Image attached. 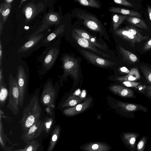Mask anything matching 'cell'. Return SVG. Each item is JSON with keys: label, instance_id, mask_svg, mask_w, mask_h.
I'll return each mask as SVG.
<instances>
[{"label": "cell", "instance_id": "cell-1", "mask_svg": "<svg viewBox=\"0 0 151 151\" xmlns=\"http://www.w3.org/2000/svg\"><path fill=\"white\" fill-rule=\"evenodd\" d=\"M41 111L38 98L36 96H35L31 99L29 104L24 109L22 117L19 122L23 133L40 119Z\"/></svg>", "mask_w": 151, "mask_h": 151}, {"label": "cell", "instance_id": "cell-2", "mask_svg": "<svg viewBox=\"0 0 151 151\" xmlns=\"http://www.w3.org/2000/svg\"><path fill=\"white\" fill-rule=\"evenodd\" d=\"M22 9L25 24L32 21L41 13L46 12L48 6L47 0H31L27 2Z\"/></svg>", "mask_w": 151, "mask_h": 151}, {"label": "cell", "instance_id": "cell-3", "mask_svg": "<svg viewBox=\"0 0 151 151\" xmlns=\"http://www.w3.org/2000/svg\"><path fill=\"white\" fill-rule=\"evenodd\" d=\"M60 40L58 39L52 45L47 47L40 56L42 60V69L45 71L54 65L60 53Z\"/></svg>", "mask_w": 151, "mask_h": 151}, {"label": "cell", "instance_id": "cell-4", "mask_svg": "<svg viewBox=\"0 0 151 151\" xmlns=\"http://www.w3.org/2000/svg\"><path fill=\"white\" fill-rule=\"evenodd\" d=\"M9 101L7 107L14 115L18 113L19 107V91L18 84V74L14 77L10 73L9 78Z\"/></svg>", "mask_w": 151, "mask_h": 151}, {"label": "cell", "instance_id": "cell-5", "mask_svg": "<svg viewBox=\"0 0 151 151\" xmlns=\"http://www.w3.org/2000/svg\"><path fill=\"white\" fill-rule=\"evenodd\" d=\"M49 33L47 29L30 38L19 48L17 51V54L21 57L31 54L34 51L41 47V43Z\"/></svg>", "mask_w": 151, "mask_h": 151}, {"label": "cell", "instance_id": "cell-6", "mask_svg": "<svg viewBox=\"0 0 151 151\" xmlns=\"http://www.w3.org/2000/svg\"><path fill=\"white\" fill-rule=\"evenodd\" d=\"M53 7L51 6L48 11L45 13L42 23L34 32L30 35L28 39L47 30L50 26H55L61 22V14L60 11L56 12Z\"/></svg>", "mask_w": 151, "mask_h": 151}, {"label": "cell", "instance_id": "cell-7", "mask_svg": "<svg viewBox=\"0 0 151 151\" xmlns=\"http://www.w3.org/2000/svg\"><path fill=\"white\" fill-rule=\"evenodd\" d=\"M57 92L55 86L52 81H47L45 84L42 93L40 102L42 104L46 107L47 112L51 114V110L54 108L56 97Z\"/></svg>", "mask_w": 151, "mask_h": 151}, {"label": "cell", "instance_id": "cell-8", "mask_svg": "<svg viewBox=\"0 0 151 151\" xmlns=\"http://www.w3.org/2000/svg\"><path fill=\"white\" fill-rule=\"evenodd\" d=\"M62 61L63 73L60 77L61 84H62L64 78L69 75L75 79H77L79 73V68L77 60L72 56L66 55L62 57Z\"/></svg>", "mask_w": 151, "mask_h": 151}, {"label": "cell", "instance_id": "cell-9", "mask_svg": "<svg viewBox=\"0 0 151 151\" xmlns=\"http://www.w3.org/2000/svg\"><path fill=\"white\" fill-rule=\"evenodd\" d=\"M45 131L43 120L40 119L36 122L27 131L23 133L22 139L27 144L39 136Z\"/></svg>", "mask_w": 151, "mask_h": 151}, {"label": "cell", "instance_id": "cell-10", "mask_svg": "<svg viewBox=\"0 0 151 151\" xmlns=\"http://www.w3.org/2000/svg\"><path fill=\"white\" fill-rule=\"evenodd\" d=\"M77 16L83 20V24L87 27L93 31L103 33L101 24L96 17L82 12H79Z\"/></svg>", "mask_w": 151, "mask_h": 151}, {"label": "cell", "instance_id": "cell-11", "mask_svg": "<svg viewBox=\"0 0 151 151\" xmlns=\"http://www.w3.org/2000/svg\"><path fill=\"white\" fill-rule=\"evenodd\" d=\"M18 84L19 91V105L22 107L23 105L27 85V77L22 66L19 65L17 68Z\"/></svg>", "mask_w": 151, "mask_h": 151}, {"label": "cell", "instance_id": "cell-12", "mask_svg": "<svg viewBox=\"0 0 151 151\" xmlns=\"http://www.w3.org/2000/svg\"><path fill=\"white\" fill-rule=\"evenodd\" d=\"M116 106L123 112L128 114L131 118L135 116L134 113L136 111H140L146 112L148 111L147 107L136 103L117 101Z\"/></svg>", "mask_w": 151, "mask_h": 151}, {"label": "cell", "instance_id": "cell-13", "mask_svg": "<svg viewBox=\"0 0 151 151\" xmlns=\"http://www.w3.org/2000/svg\"><path fill=\"white\" fill-rule=\"evenodd\" d=\"M81 52L85 58L91 63L96 66L106 67L115 64L114 62L98 56L92 52L86 50H83Z\"/></svg>", "mask_w": 151, "mask_h": 151}, {"label": "cell", "instance_id": "cell-14", "mask_svg": "<svg viewBox=\"0 0 151 151\" xmlns=\"http://www.w3.org/2000/svg\"><path fill=\"white\" fill-rule=\"evenodd\" d=\"M61 22L55 26L54 30L46 36L41 43V47L44 46L47 47L52 45L63 34L66 28L65 24Z\"/></svg>", "mask_w": 151, "mask_h": 151}, {"label": "cell", "instance_id": "cell-15", "mask_svg": "<svg viewBox=\"0 0 151 151\" xmlns=\"http://www.w3.org/2000/svg\"><path fill=\"white\" fill-rule=\"evenodd\" d=\"M72 35L73 38L81 47L91 50L103 57H109V55L99 51L94 45L80 36L74 29L73 30Z\"/></svg>", "mask_w": 151, "mask_h": 151}, {"label": "cell", "instance_id": "cell-16", "mask_svg": "<svg viewBox=\"0 0 151 151\" xmlns=\"http://www.w3.org/2000/svg\"><path fill=\"white\" fill-rule=\"evenodd\" d=\"M109 89L114 93L123 98H135L136 97L133 91L128 87L121 85H114L111 86Z\"/></svg>", "mask_w": 151, "mask_h": 151}, {"label": "cell", "instance_id": "cell-17", "mask_svg": "<svg viewBox=\"0 0 151 151\" xmlns=\"http://www.w3.org/2000/svg\"><path fill=\"white\" fill-rule=\"evenodd\" d=\"M92 101V98L88 97L83 103L64 109L63 113L66 115L72 116L81 113L88 108Z\"/></svg>", "mask_w": 151, "mask_h": 151}, {"label": "cell", "instance_id": "cell-18", "mask_svg": "<svg viewBox=\"0 0 151 151\" xmlns=\"http://www.w3.org/2000/svg\"><path fill=\"white\" fill-rule=\"evenodd\" d=\"M114 33L123 40L130 42L133 47L135 43H140L143 41L142 39L132 35L124 28L117 29Z\"/></svg>", "mask_w": 151, "mask_h": 151}, {"label": "cell", "instance_id": "cell-19", "mask_svg": "<svg viewBox=\"0 0 151 151\" xmlns=\"http://www.w3.org/2000/svg\"><path fill=\"white\" fill-rule=\"evenodd\" d=\"M139 136V134L134 132H128L124 134V141L130 151H136V140Z\"/></svg>", "mask_w": 151, "mask_h": 151}, {"label": "cell", "instance_id": "cell-20", "mask_svg": "<svg viewBox=\"0 0 151 151\" xmlns=\"http://www.w3.org/2000/svg\"><path fill=\"white\" fill-rule=\"evenodd\" d=\"M141 78L139 70L137 67L131 68L130 72L126 76L116 77V80L119 82L130 81L136 82Z\"/></svg>", "mask_w": 151, "mask_h": 151}, {"label": "cell", "instance_id": "cell-21", "mask_svg": "<svg viewBox=\"0 0 151 151\" xmlns=\"http://www.w3.org/2000/svg\"><path fill=\"white\" fill-rule=\"evenodd\" d=\"M74 30L80 36L87 40L95 46L104 50H106V47L98 42L96 39L88 33L86 31L81 29H75Z\"/></svg>", "mask_w": 151, "mask_h": 151}, {"label": "cell", "instance_id": "cell-22", "mask_svg": "<svg viewBox=\"0 0 151 151\" xmlns=\"http://www.w3.org/2000/svg\"><path fill=\"white\" fill-rule=\"evenodd\" d=\"M119 51L124 60L130 64H134L138 60L137 57L131 52L124 49L121 46L119 47Z\"/></svg>", "mask_w": 151, "mask_h": 151}, {"label": "cell", "instance_id": "cell-23", "mask_svg": "<svg viewBox=\"0 0 151 151\" xmlns=\"http://www.w3.org/2000/svg\"><path fill=\"white\" fill-rule=\"evenodd\" d=\"M109 11L111 12L120 13L125 15H128L130 17H134L139 18L141 16L140 14L137 12L116 7H111L109 9Z\"/></svg>", "mask_w": 151, "mask_h": 151}, {"label": "cell", "instance_id": "cell-24", "mask_svg": "<svg viewBox=\"0 0 151 151\" xmlns=\"http://www.w3.org/2000/svg\"><path fill=\"white\" fill-rule=\"evenodd\" d=\"M126 19L131 24L149 31V27L145 21L141 19L134 17L128 16Z\"/></svg>", "mask_w": 151, "mask_h": 151}, {"label": "cell", "instance_id": "cell-25", "mask_svg": "<svg viewBox=\"0 0 151 151\" xmlns=\"http://www.w3.org/2000/svg\"><path fill=\"white\" fill-rule=\"evenodd\" d=\"M12 6V3L4 2L0 4V16L2 17L5 24L8 17Z\"/></svg>", "mask_w": 151, "mask_h": 151}, {"label": "cell", "instance_id": "cell-26", "mask_svg": "<svg viewBox=\"0 0 151 151\" xmlns=\"http://www.w3.org/2000/svg\"><path fill=\"white\" fill-rule=\"evenodd\" d=\"M60 128L57 126L55 128L51 135L50 143L47 151H52L58 139Z\"/></svg>", "mask_w": 151, "mask_h": 151}, {"label": "cell", "instance_id": "cell-27", "mask_svg": "<svg viewBox=\"0 0 151 151\" xmlns=\"http://www.w3.org/2000/svg\"><path fill=\"white\" fill-rule=\"evenodd\" d=\"M0 107L4 106L7 98L8 91L4 81L0 83Z\"/></svg>", "mask_w": 151, "mask_h": 151}, {"label": "cell", "instance_id": "cell-28", "mask_svg": "<svg viewBox=\"0 0 151 151\" xmlns=\"http://www.w3.org/2000/svg\"><path fill=\"white\" fill-rule=\"evenodd\" d=\"M83 99V98L75 95L69 96L62 104V107H66L74 106L82 101Z\"/></svg>", "mask_w": 151, "mask_h": 151}, {"label": "cell", "instance_id": "cell-29", "mask_svg": "<svg viewBox=\"0 0 151 151\" xmlns=\"http://www.w3.org/2000/svg\"><path fill=\"white\" fill-rule=\"evenodd\" d=\"M140 69L147 83L151 85V67L142 64L140 66Z\"/></svg>", "mask_w": 151, "mask_h": 151}, {"label": "cell", "instance_id": "cell-30", "mask_svg": "<svg viewBox=\"0 0 151 151\" xmlns=\"http://www.w3.org/2000/svg\"><path fill=\"white\" fill-rule=\"evenodd\" d=\"M128 17L124 15L115 14L114 15L112 18V25L113 30L114 32Z\"/></svg>", "mask_w": 151, "mask_h": 151}, {"label": "cell", "instance_id": "cell-31", "mask_svg": "<svg viewBox=\"0 0 151 151\" xmlns=\"http://www.w3.org/2000/svg\"><path fill=\"white\" fill-rule=\"evenodd\" d=\"M124 28L132 35L142 39L143 40L149 38L148 36H143L138 29L132 26H127Z\"/></svg>", "mask_w": 151, "mask_h": 151}, {"label": "cell", "instance_id": "cell-32", "mask_svg": "<svg viewBox=\"0 0 151 151\" xmlns=\"http://www.w3.org/2000/svg\"><path fill=\"white\" fill-rule=\"evenodd\" d=\"M43 121L45 131L46 134L47 135L50 132L52 129L54 123V119L52 116L46 117L45 118Z\"/></svg>", "mask_w": 151, "mask_h": 151}, {"label": "cell", "instance_id": "cell-33", "mask_svg": "<svg viewBox=\"0 0 151 151\" xmlns=\"http://www.w3.org/2000/svg\"><path fill=\"white\" fill-rule=\"evenodd\" d=\"M81 5L97 8H101L99 3L95 0H74Z\"/></svg>", "mask_w": 151, "mask_h": 151}, {"label": "cell", "instance_id": "cell-34", "mask_svg": "<svg viewBox=\"0 0 151 151\" xmlns=\"http://www.w3.org/2000/svg\"><path fill=\"white\" fill-rule=\"evenodd\" d=\"M148 137L143 135L136 146V151H144Z\"/></svg>", "mask_w": 151, "mask_h": 151}, {"label": "cell", "instance_id": "cell-35", "mask_svg": "<svg viewBox=\"0 0 151 151\" xmlns=\"http://www.w3.org/2000/svg\"><path fill=\"white\" fill-rule=\"evenodd\" d=\"M40 146L37 141L34 140L27 144L24 148L25 151H38Z\"/></svg>", "mask_w": 151, "mask_h": 151}, {"label": "cell", "instance_id": "cell-36", "mask_svg": "<svg viewBox=\"0 0 151 151\" xmlns=\"http://www.w3.org/2000/svg\"><path fill=\"white\" fill-rule=\"evenodd\" d=\"M122 84L127 87L135 88L138 86L143 85L142 82L130 81L120 82Z\"/></svg>", "mask_w": 151, "mask_h": 151}, {"label": "cell", "instance_id": "cell-37", "mask_svg": "<svg viewBox=\"0 0 151 151\" xmlns=\"http://www.w3.org/2000/svg\"><path fill=\"white\" fill-rule=\"evenodd\" d=\"M114 2L116 4L127 6H133V5L129 1L126 0H114Z\"/></svg>", "mask_w": 151, "mask_h": 151}, {"label": "cell", "instance_id": "cell-38", "mask_svg": "<svg viewBox=\"0 0 151 151\" xmlns=\"http://www.w3.org/2000/svg\"><path fill=\"white\" fill-rule=\"evenodd\" d=\"M143 94L151 100V85L146 86L145 92Z\"/></svg>", "mask_w": 151, "mask_h": 151}, {"label": "cell", "instance_id": "cell-39", "mask_svg": "<svg viewBox=\"0 0 151 151\" xmlns=\"http://www.w3.org/2000/svg\"><path fill=\"white\" fill-rule=\"evenodd\" d=\"M1 40L0 41V68L2 67V59L3 57V50Z\"/></svg>", "mask_w": 151, "mask_h": 151}, {"label": "cell", "instance_id": "cell-40", "mask_svg": "<svg viewBox=\"0 0 151 151\" xmlns=\"http://www.w3.org/2000/svg\"><path fill=\"white\" fill-rule=\"evenodd\" d=\"M151 48V39L144 46L143 50L144 51L148 50Z\"/></svg>", "mask_w": 151, "mask_h": 151}, {"label": "cell", "instance_id": "cell-41", "mask_svg": "<svg viewBox=\"0 0 151 151\" xmlns=\"http://www.w3.org/2000/svg\"><path fill=\"white\" fill-rule=\"evenodd\" d=\"M3 68L2 67L0 68V83L4 82Z\"/></svg>", "mask_w": 151, "mask_h": 151}, {"label": "cell", "instance_id": "cell-42", "mask_svg": "<svg viewBox=\"0 0 151 151\" xmlns=\"http://www.w3.org/2000/svg\"><path fill=\"white\" fill-rule=\"evenodd\" d=\"M0 35H1V34L2 32V30L3 28V25L4 24L3 20L2 17L0 16Z\"/></svg>", "mask_w": 151, "mask_h": 151}, {"label": "cell", "instance_id": "cell-43", "mask_svg": "<svg viewBox=\"0 0 151 151\" xmlns=\"http://www.w3.org/2000/svg\"><path fill=\"white\" fill-rule=\"evenodd\" d=\"M147 10L151 22V7L147 5Z\"/></svg>", "mask_w": 151, "mask_h": 151}, {"label": "cell", "instance_id": "cell-44", "mask_svg": "<svg viewBox=\"0 0 151 151\" xmlns=\"http://www.w3.org/2000/svg\"><path fill=\"white\" fill-rule=\"evenodd\" d=\"M7 151H25V150L24 148L22 149H14V150H7Z\"/></svg>", "mask_w": 151, "mask_h": 151}, {"label": "cell", "instance_id": "cell-45", "mask_svg": "<svg viewBox=\"0 0 151 151\" xmlns=\"http://www.w3.org/2000/svg\"><path fill=\"white\" fill-rule=\"evenodd\" d=\"M98 145L96 144L93 145L92 146V148L93 150H96L98 148Z\"/></svg>", "mask_w": 151, "mask_h": 151}, {"label": "cell", "instance_id": "cell-46", "mask_svg": "<svg viewBox=\"0 0 151 151\" xmlns=\"http://www.w3.org/2000/svg\"><path fill=\"white\" fill-rule=\"evenodd\" d=\"M14 1L13 0H6L5 1L6 2L9 3H12V1Z\"/></svg>", "mask_w": 151, "mask_h": 151}, {"label": "cell", "instance_id": "cell-47", "mask_svg": "<svg viewBox=\"0 0 151 151\" xmlns=\"http://www.w3.org/2000/svg\"><path fill=\"white\" fill-rule=\"evenodd\" d=\"M149 151H151V146H150V149L149 150Z\"/></svg>", "mask_w": 151, "mask_h": 151}]
</instances>
